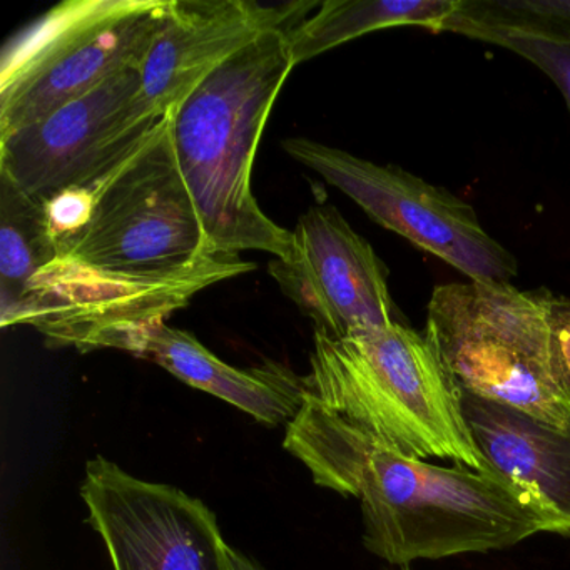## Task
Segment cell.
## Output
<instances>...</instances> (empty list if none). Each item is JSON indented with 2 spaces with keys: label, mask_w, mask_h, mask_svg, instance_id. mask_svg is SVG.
<instances>
[{
  "label": "cell",
  "mask_w": 570,
  "mask_h": 570,
  "mask_svg": "<svg viewBox=\"0 0 570 570\" xmlns=\"http://www.w3.org/2000/svg\"><path fill=\"white\" fill-rule=\"evenodd\" d=\"M283 446L316 485L360 500L363 543L395 566L507 549L540 532H569L509 476L400 455L308 395L286 425Z\"/></svg>",
  "instance_id": "6da1fadb"
},
{
  "label": "cell",
  "mask_w": 570,
  "mask_h": 570,
  "mask_svg": "<svg viewBox=\"0 0 570 570\" xmlns=\"http://www.w3.org/2000/svg\"><path fill=\"white\" fill-rule=\"evenodd\" d=\"M286 31L233 56L169 112L176 161L215 255L285 258L292 248V232L263 213L252 186L259 138L295 68Z\"/></svg>",
  "instance_id": "7a4b0ae2"
},
{
  "label": "cell",
  "mask_w": 570,
  "mask_h": 570,
  "mask_svg": "<svg viewBox=\"0 0 570 570\" xmlns=\"http://www.w3.org/2000/svg\"><path fill=\"white\" fill-rule=\"evenodd\" d=\"M306 395L409 459L489 470L460 392L426 333L405 323L335 340L315 332Z\"/></svg>",
  "instance_id": "3957f363"
},
{
  "label": "cell",
  "mask_w": 570,
  "mask_h": 570,
  "mask_svg": "<svg viewBox=\"0 0 570 570\" xmlns=\"http://www.w3.org/2000/svg\"><path fill=\"white\" fill-rule=\"evenodd\" d=\"M425 333L460 393L570 430V395L553 366L542 288L436 286Z\"/></svg>",
  "instance_id": "277c9868"
},
{
  "label": "cell",
  "mask_w": 570,
  "mask_h": 570,
  "mask_svg": "<svg viewBox=\"0 0 570 570\" xmlns=\"http://www.w3.org/2000/svg\"><path fill=\"white\" fill-rule=\"evenodd\" d=\"M86 193L85 223L59 242V256L81 268L121 278H161L215 255L176 161L169 115Z\"/></svg>",
  "instance_id": "5b68a950"
},
{
  "label": "cell",
  "mask_w": 570,
  "mask_h": 570,
  "mask_svg": "<svg viewBox=\"0 0 570 570\" xmlns=\"http://www.w3.org/2000/svg\"><path fill=\"white\" fill-rule=\"evenodd\" d=\"M168 0H68L6 46L0 138L129 68H142Z\"/></svg>",
  "instance_id": "8992f818"
},
{
  "label": "cell",
  "mask_w": 570,
  "mask_h": 570,
  "mask_svg": "<svg viewBox=\"0 0 570 570\" xmlns=\"http://www.w3.org/2000/svg\"><path fill=\"white\" fill-rule=\"evenodd\" d=\"M282 148L345 193L373 222L449 263L470 282L510 283L519 273L515 256L483 229L475 209L445 188L313 139H285Z\"/></svg>",
  "instance_id": "52a82bcc"
},
{
  "label": "cell",
  "mask_w": 570,
  "mask_h": 570,
  "mask_svg": "<svg viewBox=\"0 0 570 570\" xmlns=\"http://www.w3.org/2000/svg\"><path fill=\"white\" fill-rule=\"evenodd\" d=\"M161 121L146 108L141 68H129L0 138V173L45 203L65 193L88 191Z\"/></svg>",
  "instance_id": "ba28073f"
},
{
  "label": "cell",
  "mask_w": 570,
  "mask_h": 570,
  "mask_svg": "<svg viewBox=\"0 0 570 570\" xmlns=\"http://www.w3.org/2000/svg\"><path fill=\"white\" fill-rule=\"evenodd\" d=\"M239 256L212 255L178 275L121 278L58 258L29 283L21 305L0 325H31L52 345L116 348L132 330L165 322L215 283L253 272Z\"/></svg>",
  "instance_id": "9c48e42d"
},
{
  "label": "cell",
  "mask_w": 570,
  "mask_h": 570,
  "mask_svg": "<svg viewBox=\"0 0 570 570\" xmlns=\"http://www.w3.org/2000/svg\"><path fill=\"white\" fill-rule=\"evenodd\" d=\"M81 495L115 570H238L215 513L176 487L96 456Z\"/></svg>",
  "instance_id": "30bf717a"
},
{
  "label": "cell",
  "mask_w": 570,
  "mask_h": 570,
  "mask_svg": "<svg viewBox=\"0 0 570 570\" xmlns=\"http://www.w3.org/2000/svg\"><path fill=\"white\" fill-rule=\"evenodd\" d=\"M292 236L288 255L269 263V275L315 332L342 340L403 323L385 263L335 206H312Z\"/></svg>",
  "instance_id": "8fae6325"
},
{
  "label": "cell",
  "mask_w": 570,
  "mask_h": 570,
  "mask_svg": "<svg viewBox=\"0 0 570 570\" xmlns=\"http://www.w3.org/2000/svg\"><path fill=\"white\" fill-rule=\"evenodd\" d=\"M316 4L253 0H168L142 62V99L165 118L233 56L276 29H292Z\"/></svg>",
  "instance_id": "7c38bea8"
},
{
  "label": "cell",
  "mask_w": 570,
  "mask_h": 570,
  "mask_svg": "<svg viewBox=\"0 0 570 570\" xmlns=\"http://www.w3.org/2000/svg\"><path fill=\"white\" fill-rule=\"evenodd\" d=\"M125 350L151 360L189 386L232 403L265 425L292 422L306 399L305 376L288 366L265 362L252 368H236L219 360L191 333L151 323L119 340Z\"/></svg>",
  "instance_id": "4fadbf2b"
},
{
  "label": "cell",
  "mask_w": 570,
  "mask_h": 570,
  "mask_svg": "<svg viewBox=\"0 0 570 570\" xmlns=\"http://www.w3.org/2000/svg\"><path fill=\"white\" fill-rule=\"evenodd\" d=\"M460 400L489 469L532 492L570 532V430L465 393Z\"/></svg>",
  "instance_id": "5bb4252c"
},
{
  "label": "cell",
  "mask_w": 570,
  "mask_h": 570,
  "mask_svg": "<svg viewBox=\"0 0 570 570\" xmlns=\"http://www.w3.org/2000/svg\"><path fill=\"white\" fill-rule=\"evenodd\" d=\"M462 0H325L286 31L295 66L370 32L422 28L443 32Z\"/></svg>",
  "instance_id": "9a60e30c"
},
{
  "label": "cell",
  "mask_w": 570,
  "mask_h": 570,
  "mask_svg": "<svg viewBox=\"0 0 570 570\" xmlns=\"http://www.w3.org/2000/svg\"><path fill=\"white\" fill-rule=\"evenodd\" d=\"M443 32L499 46L546 72L570 111V29L530 14L515 0H462Z\"/></svg>",
  "instance_id": "2e32d148"
},
{
  "label": "cell",
  "mask_w": 570,
  "mask_h": 570,
  "mask_svg": "<svg viewBox=\"0 0 570 570\" xmlns=\"http://www.w3.org/2000/svg\"><path fill=\"white\" fill-rule=\"evenodd\" d=\"M58 256L48 205L0 173V323L21 305L32 278Z\"/></svg>",
  "instance_id": "e0dca14e"
},
{
  "label": "cell",
  "mask_w": 570,
  "mask_h": 570,
  "mask_svg": "<svg viewBox=\"0 0 570 570\" xmlns=\"http://www.w3.org/2000/svg\"><path fill=\"white\" fill-rule=\"evenodd\" d=\"M550 353L563 389L570 395V298L542 288Z\"/></svg>",
  "instance_id": "ac0fdd59"
},
{
  "label": "cell",
  "mask_w": 570,
  "mask_h": 570,
  "mask_svg": "<svg viewBox=\"0 0 570 570\" xmlns=\"http://www.w3.org/2000/svg\"><path fill=\"white\" fill-rule=\"evenodd\" d=\"M523 11L550 19L570 29V0H515Z\"/></svg>",
  "instance_id": "d6986e66"
},
{
  "label": "cell",
  "mask_w": 570,
  "mask_h": 570,
  "mask_svg": "<svg viewBox=\"0 0 570 570\" xmlns=\"http://www.w3.org/2000/svg\"><path fill=\"white\" fill-rule=\"evenodd\" d=\"M233 557H235L236 569L238 570H263L262 567L256 566L253 560H249L248 557L239 553L238 550L233 552Z\"/></svg>",
  "instance_id": "ffe728a7"
}]
</instances>
